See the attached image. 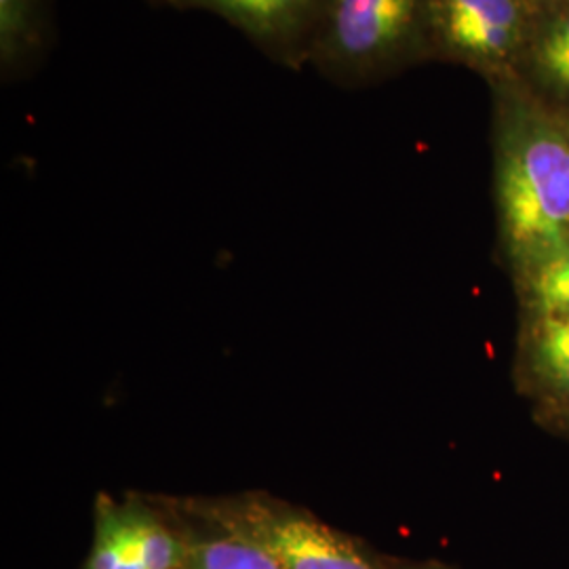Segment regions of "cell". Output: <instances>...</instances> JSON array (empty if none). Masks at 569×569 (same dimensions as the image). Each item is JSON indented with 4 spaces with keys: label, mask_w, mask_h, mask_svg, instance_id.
<instances>
[{
    "label": "cell",
    "mask_w": 569,
    "mask_h": 569,
    "mask_svg": "<svg viewBox=\"0 0 569 569\" xmlns=\"http://www.w3.org/2000/svg\"><path fill=\"white\" fill-rule=\"evenodd\" d=\"M430 49L428 0H326L308 66L333 84L361 87Z\"/></svg>",
    "instance_id": "cell-1"
},
{
    "label": "cell",
    "mask_w": 569,
    "mask_h": 569,
    "mask_svg": "<svg viewBox=\"0 0 569 569\" xmlns=\"http://www.w3.org/2000/svg\"><path fill=\"white\" fill-rule=\"evenodd\" d=\"M510 253L531 270L569 249V138L531 127L510 138L498 169Z\"/></svg>",
    "instance_id": "cell-2"
},
{
    "label": "cell",
    "mask_w": 569,
    "mask_h": 569,
    "mask_svg": "<svg viewBox=\"0 0 569 569\" xmlns=\"http://www.w3.org/2000/svg\"><path fill=\"white\" fill-rule=\"evenodd\" d=\"M192 510L218 528L230 529L260 549L279 569H378L350 536L260 493L220 502H194Z\"/></svg>",
    "instance_id": "cell-3"
},
{
    "label": "cell",
    "mask_w": 569,
    "mask_h": 569,
    "mask_svg": "<svg viewBox=\"0 0 569 569\" xmlns=\"http://www.w3.org/2000/svg\"><path fill=\"white\" fill-rule=\"evenodd\" d=\"M326 0H176L178 9L209 11L234 26L270 60L291 70L308 66V53Z\"/></svg>",
    "instance_id": "cell-4"
},
{
    "label": "cell",
    "mask_w": 569,
    "mask_h": 569,
    "mask_svg": "<svg viewBox=\"0 0 569 569\" xmlns=\"http://www.w3.org/2000/svg\"><path fill=\"white\" fill-rule=\"evenodd\" d=\"M430 47L470 63H496L509 56L519 7L515 0H428Z\"/></svg>",
    "instance_id": "cell-5"
},
{
    "label": "cell",
    "mask_w": 569,
    "mask_h": 569,
    "mask_svg": "<svg viewBox=\"0 0 569 569\" xmlns=\"http://www.w3.org/2000/svg\"><path fill=\"white\" fill-rule=\"evenodd\" d=\"M49 0H0V74L13 82L41 63L53 37Z\"/></svg>",
    "instance_id": "cell-6"
},
{
    "label": "cell",
    "mask_w": 569,
    "mask_h": 569,
    "mask_svg": "<svg viewBox=\"0 0 569 569\" xmlns=\"http://www.w3.org/2000/svg\"><path fill=\"white\" fill-rule=\"evenodd\" d=\"M178 569H279V566L251 540L218 528L213 536L186 540V555Z\"/></svg>",
    "instance_id": "cell-7"
},
{
    "label": "cell",
    "mask_w": 569,
    "mask_h": 569,
    "mask_svg": "<svg viewBox=\"0 0 569 569\" xmlns=\"http://www.w3.org/2000/svg\"><path fill=\"white\" fill-rule=\"evenodd\" d=\"M531 366L555 397L569 403V317H538L531 331Z\"/></svg>",
    "instance_id": "cell-8"
},
{
    "label": "cell",
    "mask_w": 569,
    "mask_h": 569,
    "mask_svg": "<svg viewBox=\"0 0 569 569\" xmlns=\"http://www.w3.org/2000/svg\"><path fill=\"white\" fill-rule=\"evenodd\" d=\"M96 542L87 569H146L122 505L100 498Z\"/></svg>",
    "instance_id": "cell-9"
},
{
    "label": "cell",
    "mask_w": 569,
    "mask_h": 569,
    "mask_svg": "<svg viewBox=\"0 0 569 569\" xmlns=\"http://www.w3.org/2000/svg\"><path fill=\"white\" fill-rule=\"evenodd\" d=\"M133 542L142 557L146 569H178L186 555V540L142 505H122Z\"/></svg>",
    "instance_id": "cell-10"
},
{
    "label": "cell",
    "mask_w": 569,
    "mask_h": 569,
    "mask_svg": "<svg viewBox=\"0 0 569 569\" xmlns=\"http://www.w3.org/2000/svg\"><path fill=\"white\" fill-rule=\"evenodd\" d=\"M529 291L538 317H569V249L531 270Z\"/></svg>",
    "instance_id": "cell-11"
},
{
    "label": "cell",
    "mask_w": 569,
    "mask_h": 569,
    "mask_svg": "<svg viewBox=\"0 0 569 569\" xmlns=\"http://www.w3.org/2000/svg\"><path fill=\"white\" fill-rule=\"evenodd\" d=\"M538 63L550 81L569 91V18L555 21L538 42Z\"/></svg>",
    "instance_id": "cell-12"
},
{
    "label": "cell",
    "mask_w": 569,
    "mask_h": 569,
    "mask_svg": "<svg viewBox=\"0 0 569 569\" xmlns=\"http://www.w3.org/2000/svg\"><path fill=\"white\" fill-rule=\"evenodd\" d=\"M157 2H164V4H171V7H173V2H176V0H157Z\"/></svg>",
    "instance_id": "cell-13"
},
{
    "label": "cell",
    "mask_w": 569,
    "mask_h": 569,
    "mask_svg": "<svg viewBox=\"0 0 569 569\" xmlns=\"http://www.w3.org/2000/svg\"><path fill=\"white\" fill-rule=\"evenodd\" d=\"M418 569H439V568H418Z\"/></svg>",
    "instance_id": "cell-14"
}]
</instances>
